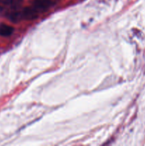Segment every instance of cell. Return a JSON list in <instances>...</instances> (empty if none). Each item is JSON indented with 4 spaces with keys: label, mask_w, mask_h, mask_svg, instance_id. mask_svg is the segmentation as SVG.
<instances>
[{
    "label": "cell",
    "mask_w": 145,
    "mask_h": 146,
    "mask_svg": "<svg viewBox=\"0 0 145 146\" xmlns=\"http://www.w3.org/2000/svg\"><path fill=\"white\" fill-rule=\"evenodd\" d=\"M53 5V2L51 0H34L32 4V7L39 13L46 11Z\"/></svg>",
    "instance_id": "obj_1"
},
{
    "label": "cell",
    "mask_w": 145,
    "mask_h": 146,
    "mask_svg": "<svg viewBox=\"0 0 145 146\" xmlns=\"http://www.w3.org/2000/svg\"><path fill=\"white\" fill-rule=\"evenodd\" d=\"M21 11H22L23 16H24V19L26 20L35 19L38 17V14H39V12L34 7H33L32 6L28 7H25L24 9L21 10Z\"/></svg>",
    "instance_id": "obj_2"
},
{
    "label": "cell",
    "mask_w": 145,
    "mask_h": 146,
    "mask_svg": "<svg viewBox=\"0 0 145 146\" xmlns=\"http://www.w3.org/2000/svg\"><path fill=\"white\" fill-rule=\"evenodd\" d=\"M6 15H7V17L10 21L14 23H17L24 19V16H23L22 11L17 9H14V11L7 12Z\"/></svg>",
    "instance_id": "obj_3"
},
{
    "label": "cell",
    "mask_w": 145,
    "mask_h": 146,
    "mask_svg": "<svg viewBox=\"0 0 145 146\" xmlns=\"http://www.w3.org/2000/svg\"><path fill=\"white\" fill-rule=\"evenodd\" d=\"M23 0H0V4L10 7L11 9H18L21 6Z\"/></svg>",
    "instance_id": "obj_4"
},
{
    "label": "cell",
    "mask_w": 145,
    "mask_h": 146,
    "mask_svg": "<svg viewBox=\"0 0 145 146\" xmlns=\"http://www.w3.org/2000/svg\"><path fill=\"white\" fill-rule=\"evenodd\" d=\"M14 28L5 24H0V36H9L14 32Z\"/></svg>",
    "instance_id": "obj_5"
}]
</instances>
